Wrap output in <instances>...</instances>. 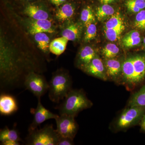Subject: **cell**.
I'll return each mask as SVG.
<instances>
[{"mask_svg": "<svg viewBox=\"0 0 145 145\" xmlns=\"http://www.w3.org/2000/svg\"><path fill=\"white\" fill-rule=\"evenodd\" d=\"M142 49L145 52V36L143 37L142 42Z\"/></svg>", "mask_w": 145, "mask_h": 145, "instance_id": "obj_35", "label": "cell"}, {"mask_svg": "<svg viewBox=\"0 0 145 145\" xmlns=\"http://www.w3.org/2000/svg\"><path fill=\"white\" fill-rule=\"evenodd\" d=\"M24 87L39 99L48 90L49 84L43 76L33 72L25 78Z\"/></svg>", "mask_w": 145, "mask_h": 145, "instance_id": "obj_5", "label": "cell"}, {"mask_svg": "<svg viewBox=\"0 0 145 145\" xmlns=\"http://www.w3.org/2000/svg\"><path fill=\"white\" fill-rule=\"evenodd\" d=\"M128 106H145V85L133 93L129 101Z\"/></svg>", "mask_w": 145, "mask_h": 145, "instance_id": "obj_17", "label": "cell"}, {"mask_svg": "<svg viewBox=\"0 0 145 145\" xmlns=\"http://www.w3.org/2000/svg\"><path fill=\"white\" fill-rule=\"evenodd\" d=\"M96 52L93 48L86 46L81 50L78 54L77 64L79 67L84 69L96 56Z\"/></svg>", "mask_w": 145, "mask_h": 145, "instance_id": "obj_13", "label": "cell"}, {"mask_svg": "<svg viewBox=\"0 0 145 145\" xmlns=\"http://www.w3.org/2000/svg\"><path fill=\"white\" fill-rule=\"evenodd\" d=\"M68 41L63 36L54 39L50 44L49 51L57 56L61 55L65 50Z\"/></svg>", "mask_w": 145, "mask_h": 145, "instance_id": "obj_16", "label": "cell"}, {"mask_svg": "<svg viewBox=\"0 0 145 145\" xmlns=\"http://www.w3.org/2000/svg\"><path fill=\"white\" fill-rule=\"evenodd\" d=\"M81 29L77 24H72L68 26L63 30L62 36L68 40L75 41L80 37Z\"/></svg>", "mask_w": 145, "mask_h": 145, "instance_id": "obj_21", "label": "cell"}, {"mask_svg": "<svg viewBox=\"0 0 145 145\" xmlns=\"http://www.w3.org/2000/svg\"><path fill=\"white\" fill-rule=\"evenodd\" d=\"M122 63L114 58L106 59L104 64L108 78L114 81L119 80L121 75Z\"/></svg>", "mask_w": 145, "mask_h": 145, "instance_id": "obj_11", "label": "cell"}, {"mask_svg": "<svg viewBox=\"0 0 145 145\" xmlns=\"http://www.w3.org/2000/svg\"><path fill=\"white\" fill-rule=\"evenodd\" d=\"M6 140H13L18 142H22L20 137L19 132L14 127L12 129H10L7 127L1 130L0 131V141L3 142Z\"/></svg>", "mask_w": 145, "mask_h": 145, "instance_id": "obj_19", "label": "cell"}, {"mask_svg": "<svg viewBox=\"0 0 145 145\" xmlns=\"http://www.w3.org/2000/svg\"><path fill=\"white\" fill-rule=\"evenodd\" d=\"M60 136L52 125H46L40 129L38 128L28 131L25 139L27 145H57Z\"/></svg>", "mask_w": 145, "mask_h": 145, "instance_id": "obj_3", "label": "cell"}, {"mask_svg": "<svg viewBox=\"0 0 145 145\" xmlns=\"http://www.w3.org/2000/svg\"><path fill=\"white\" fill-rule=\"evenodd\" d=\"M75 8L71 4L64 5L57 11L56 17L58 20L64 22L70 19L73 16Z\"/></svg>", "mask_w": 145, "mask_h": 145, "instance_id": "obj_20", "label": "cell"}, {"mask_svg": "<svg viewBox=\"0 0 145 145\" xmlns=\"http://www.w3.org/2000/svg\"><path fill=\"white\" fill-rule=\"evenodd\" d=\"M86 29L84 37V40L86 42H88L92 40L96 37L97 34V27L93 23L87 24L86 25Z\"/></svg>", "mask_w": 145, "mask_h": 145, "instance_id": "obj_27", "label": "cell"}, {"mask_svg": "<svg viewBox=\"0 0 145 145\" xmlns=\"http://www.w3.org/2000/svg\"><path fill=\"white\" fill-rule=\"evenodd\" d=\"M119 52V47L116 44L112 43L108 44L102 50V53L106 59L115 58Z\"/></svg>", "mask_w": 145, "mask_h": 145, "instance_id": "obj_25", "label": "cell"}, {"mask_svg": "<svg viewBox=\"0 0 145 145\" xmlns=\"http://www.w3.org/2000/svg\"><path fill=\"white\" fill-rule=\"evenodd\" d=\"M134 78L133 88L141 84L145 80V53L132 56Z\"/></svg>", "mask_w": 145, "mask_h": 145, "instance_id": "obj_9", "label": "cell"}, {"mask_svg": "<svg viewBox=\"0 0 145 145\" xmlns=\"http://www.w3.org/2000/svg\"><path fill=\"white\" fill-rule=\"evenodd\" d=\"M140 125L141 130L145 132V112L140 122Z\"/></svg>", "mask_w": 145, "mask_h": 145, "instance_id": "obj_32", "label": "cell"}, {"mask_svg": "<svg viewBox=\"0 0 145 145\" xmlns=\"http://www.w3.org/2000/svg\"><path fill=\"white\" fill-rule=\"evenodd\" d=\"M34 39L39 48L45 53H48L49 50L50 39L45 33L35 34Z\"/></svg>", "mask_w": 145, "mask_h": 145, "instance_id": "obj_22", "label": "cell"}, {"mask_svg": "<svg viewBox=\"0 0 145 145\" xmlns=\"http://www.w3.org/2000/svg\"><path fill=\"white\" fill-rule=\"evenodd\" d=\"M63 101L57 108L59 115L66 114L75 117L80 112L93 105L82 89H71Z\"/></svg>", "mask_w": 145, "mask_h": 145, "instance_id": "obj_1", "label": "cell"}, {"mask_svg": "<svg viewBox=\"0 0 145 145\" xmlns=\"http://www.w3.org/2000/svg\"><path fill=\"white\" fill-rule=\"evenodd\" d=\"M124 29H105V34L107 39L110 41H115L120 38Z\"/></svg>", "mask_w": 145, "mask_h": 145, "instance_id": "obj_29", "label": "cell"}, {"mask_svg": "<svg viewBox=\"0 0 145 145\" xmlns=\"http://www.w3.org/2000/svg\"><path fill=\"white\" fill-rule=\"evenodd\" d=\"M75 117L73 115L63 114L55 119L57 125L56 130L60 136L74 139L78 129Z\"/></svg>", "mask_w": 145, "mask_h": 145, "instance_id": "obj_6", "label": "cell"}, {"mask_svg": "<svg viewBox=\"0 0 145 145\" xmlns=\"http://www.w3.org/2000/svg\"><path fill=\"white\" fill-rule=\"evenodd\" d=\"M81 20L86 25L95 22V16L92 9L89 7H87L82 10L81 14Z\"/></svg>", "mask_w": 145, "mask_h": 145, "instance_id": "obj_26", "label": "cell"}, {"mask_svg": "<svg viewBox=\"0 0 145 145\" xmlns=\"http://www.w3.org/2000/svg\"><path fill=\"white\" fill-rule=\"evenodd\" d=\"M83 70L89 75L103 80L106 81L108 79L105 64L97 55Z\"/></svg>", "mask_w": 145, "mask_h": 145, "instance_id": "obj_8", "label": "cell"}, {"mask_svg": "<svg viewBox=\"0 0 145 145\" xmlns=\"http://www.w3.org/2000/svg\"><path fill=\"white\" fill-rule=\"evenodd\" d=\"M66 0H50L51 2L56 6H59L64 2Z\"/></svg>", "mask_w": 145, "mask_h": 145, "instance_id": "obj_33", "label": "cell"}, {"mask_svg": "<svg viewBox=\"0 0 145 145\" xmlns=\"http://www.w3.org/2000/svg\"><path fill=\"white\" fill-rule=\"evenodd\" d=\"M144 1H145V0H144Z\"/></svg>", "mask_w": 145, "mask_h": 145, "instance_id": "obj_37", "label": "cell"}, {"mask_svg": "<svg viewBox=\"0 0 145 145\" xmlns=\"http://www.w3.org/2000/svg\"><path fill=\"white\" fill-rule=\"evenodd\" d=\"M142 40L140 32L134 30L127 33L123 38L122 42L125 47L131 48L142 44Z\"/></svg>", "mask_w": 145, "mask_h": 145, "instance_id": "obj_14", "label": "cell"}, {"mask_svg": "<svg viewBox=\"0 0 145 145\" xmlns=\"http://www.w3.org/2000/svg\"><path fill=\"white\" fill-rule=\"evenodd\" d=\"M29 32L32 35L39 33H54L51 22L48 20H35L31 23L29 27Z\"/></svg>", "mask_w": 145, "mask_h": 145, "instance_id": "obj_12", "label": "cell"}, {"mask_svg": "<svg viewBox=\"0 0 145 145\" xmlns=\"http://www.w3.org/2000/svg\"><path fill=\"white\" fill-rule=\"evenodd\" d=\"M27 1H28V0H27Z\"/></svg>", "mask_w": 145, "mask_h": 145, "instance_id": "obj_36", "label": "cell"}, {"mask_svg": "<svg viewBox=\"0 0 145 145\" xmlns=\"http://www.w3.org/2000/svg\"><path fill=\"white\" fill-rule=\"evenodd\" d=\"M1 144L2 145H19L20 144L18 141H13V140H6V141L1 142Z\"/></svg>", "mask_w": 145, "mask_h": 145, "instance_id": "obj_31", "label": "cell"}, {"mask_svg": "<svg viewBox=\"0 0 145 145\" xmlns=\"http://www.w3.org/2000/svg\"><path fill=\"white\" fill-rule=\"evenodd\" d=\"M114 13V8L108 4H104L99 7L96 11L97 19L101 21L106 17L112 16Z\"/></svg>", "mask_w": 145, "mask_h": 145, "instance_id": "obj_24", "label": "cell"}, {"mask_svg": "<svg viewBox=\"0 0 145 145\" xmlns=\"http://www.w3.org/2000/svg\"><path fill=\"white\" fill-rule=\"evenodd\" d=\"M73 139L69 137L60 136L57 145H74Z\"/></svg>", "mask_w": 145, "mask_h": 145, "instance_id": "obj_30", "label": "cell"}, {"mask_svg": "<svg viewBox=\"0 0 145 145\" xmlns=\"http://www.w3.org/2000/svg\"><path fill=\"white\" fill-rule=\"evenodd\" d=\"M145 112V106H131L122 112L114 123L117 131H122L140 123Z\"/></svg>", "mask_w": 145, "mask_h": 145, "instance_id": "obj_4", "label": "cell"}, {"mask_svg": "<svg viewBox=\"0 0 145 145\" xmlns=\"http://www.w3.org/2000/svg\"><path fill=\"white\" fill-rule=\"evenodd\" d=\"M18 109L16 99L12 95L3 93L0 96V113L8 116L15 113Z\"/></svg>", "mask_w": 145, "mask_h": 145, "instance_id": "obj_10", "label": "cell"}, {"mask_svg": "<svg viewBox=\"0 0 145 145\" xmlns=\"http://www.w3.org/2000/svg\"><path fill=\"white\" fill-rule=\"evenodd\" d=\"M125 5L129 11L137 13L145 9L144 0H127Z\"/></svg>", "mask_w": 145, "mask_h": 145, "instance_id": "obj_23", "label": "cell"}, {"mask_svg": "<svg viewBox=\"0 0 145 145\" xmlns=\"http://www.w3.org/2000/svg\"><path fill=\"white\" fill-rule=\"evenodd\" d=\"M24 13L35 20H48L49 18L48 13L46 11L34 5L27 6L25 9Z\"/></svg>", "mask_w": 145, "mask_h": 145, "instance_id": "obj_15", "label": "cell"}, {"mask_svg": "<svg viewBox=\"0 0 145 145\" xmlns=\"http://www.w3.org/2000/svg\"><path fill=\"white\" fill-rule=\"evenodd\" d=\"M134 26L138 29L145 31V9L141 10L136 14Z\"/></svg>", "mask_w": 145, "mask_h": 145, "instance_id": "obj_28", "label": "cell"}, {"mask_svg": "<svg viewBox=\"0 0 145 145\" xmlns=\"http://www.w3.org/2000/svg\"><path fill=\"white\" fill-rule=\"evenodd\" d=\"M105 29H122L124 30L125 26L121 16L119 12L114 13L105 24Z\"/></svg>", "mask_w": 145, "mask_h": 145, "instance_id": "obj_18", "label": "cell"}, {"mask_svg": "<svg viewBox=\"0 0 145 145\" xmlns=\"http://www.w3.org/2000/svg\"><path fill=\"white\" fill-rule=\"evenodd\" d=\"M38 104L36 108L30 109V113L34 116L33 121L28 128V131L36 129L42 123L46 120L57 118L59 115L52 113L42 105L41 98L38 99Z\"/></svg>", "mask_w": 145, "mask_h": 145, "instance_id": "obj_7", "label": "cell"}, {"mask_svg": "<svg viewBox=\"0 0 145 145\" xmlns=\"http://www.w3.org/2000/svg\"><path fill=\"white\" fill-rule=\"evenodd\" d=\"M101 2L103 4H108L112 2L114 0H100Z\"/></svg>", "mask_w": 145, "mask_h": 145, "instance_id": "obj_34", "label": "cell"}, {"mask_svg": "<svg viewBox=\"0 0 145 145\" xmlns=\"http://www.w3.org/2000/svg\"><path fill=\"white\" fill-rule=\"evenodd\" d=\"M72 82L68 72L63 70L53 73L50 81L48 97L53 103H59L71 90Z\"/></svg>", "mask_w": 145, "mask_h": 145, "instance_id": "obj_2", "label": "cell"}]
</instances>
